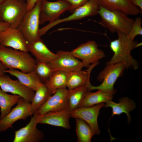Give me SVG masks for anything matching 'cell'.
Here are the masks:
<instances>
[{"label":"cell","mask_w":142,"mask_h":142,"mask_svg":"<svg viewBox=\"0 0 142 142\" xmlns=\"http://www.w3.org/2000/svg\"><path fill=\"white\" fill-rule=\"evenodd\" d=\"M117 33L118 38L111 41L110 45L114 53L113 55L106 65L121 63L125 68H132L135 70L139 68V63L132 57L131 52L135 48L140 46L141 43L131 39L124 33L119 32Z\"/></svg>","instance_id":"obj_1"},{"label":"cell","mask_w":142,"mask_h":142,"mask_svg":"<svg viewBox=\"0 0 142 142\" xmlns=\"http://www.w3.org/2000/svg\"><path fill=\"white\" fill-rule=\"evenodd\" d=\"M0 62L7 69L28 73L34 70L36 61L28 52L0 45Z\"/></svg>","instance_id":"obj_2"},{"label":"cell","mask_w":142,"mask_h":142,"mask_svg":"<svg viewBox=\"0 0 142 142\" xmlns=\"http://www.w3.org/2000/svg\"><path fill=\"white\" fill-rule=\"evenodd\" d=\"M98 14L101 18L100 23L111 33L129 34L134 20L123 12L109 10L100 6Z\"/></svg>","instance_id":"obj_3"},{"label":"cell","mask_w":142,"mask_h":142,"mask_svg":"<svg viewBox=\"0 0 142 142\" xmlns=\"http://www.w3.org/2000/svg\"><path fill=\"white\" fill-rule=\"evenodd\" d=\"M26 11V0H5L0 4V22L18 28Z\"/></svg>","instance_id":"obj_4"},{"label":"cell","mask_w":142,"mask_h":142,"mask_svg":"<svg viewBox=\"0 0 142 142\" xmlns=\"http://www.w3.org/2000/svg\"><path fill=\"white\" fill-rule=\"evenodd\" d=\"M41 5V0H38L32 9L27 11L18 27L27 43L41 38L39 26Z\"/></svg>","instance_id":"obj_5"},{"label":"cell","mask_w":142,"mask_h":142,"mask_svg":"<svg viewBox=\"0 0 142 142\" xmlns=\"http://www.w3.org/2000/svg\"><path fill=\"white\" fill-rule=\"evenodd\" d=\"M99 7L97 0H88L76 9L69 16L49 22L45 26L39 29V35L41 37L52 28L60 23L96 15L98 14Z\"/></svg>","instance_id":"obj_6"},{"label":"cell","mask_w":142,"mask_h":142,"mask_svg":"<svg viewBox=\"0 0 142 142\" xmlns=\"http://www.w3.org/2000/svg\"><path fill=\"white\" fill-rule=\"evenodd\" d=\"M121 63L106 65L99 73L97 80L102 83L98 86H94L90 83L89 85L90 91L97 89L112 93L115 94L116 90L114 89V84L118 78L122 76L125 69Z\"/></svg>","instance_id":"obj_7"},{"label":"cell","mask_w":142,"mask_h":142,"mask_svg":"<svg viewBox=\"0 0 142 142\" xmlns=\"http://www.w3.org/2000/svg\"><path fill=\"white\" fill-rule=\"evenodd\" d=\"M71 52L75 57L81 60L85 67L99 63L98 61L105 57L104 52L98 48L97 43L93 40L88 41L80 45Z\"/></svg>","instance_id":"obj_8"},{"label":"cell","mask_w":142,"mask_h":142,"mask_svg":"<svg viewBox=\"0 0 142 142\" xmlns=\"http://www.w3.org/2000/svg\"><path fill=\"white\" fill-rule=\"evenodd\" d=\"M41 2L40 24H42L47 22H52L59 19L62 14L69 11L71 8L70 5L63 0L55 2L41 0Z\"/></svg>","instance_id":"obj_9"},{"label":"cell","mask_w":142,"mask_h":142,"mask_svg":"<svg viewBox=\"0 0 142 142\" xmlns=\"http://www.w3.org/2000/svg\"><path fill=\"white\" fill-rule=\"evenodd\" d=\"M32 115L30 103L20 97L17 105L0 119V132L12 128L13 124L17 121L20 119L25 120Z\"/></svg>","instance_id":"obj_10"},{"label":"cell","mask_w":142,"mask_h":142,"mask_svg":"<svg viewBox=\"0 0 142 142\" xmlns=\"http://www.w3.org/2000/svg\"><path fill=\"white\" fill-rule=\"evenodd\" d=\"M33 115L26 125L15 131L13 142H38L43 139V132L37 128L39 115L36 113Z\"/></svg>","instance_id":"obj_11"},{"label":"cell","mask_w":142,"mask_h":142,"mask_svg":"<svg viewBox=\"0 0 142 142\" xmlns=\"http://www.w3.org/2000/svg\"><path fill=\"white\" fill-rule=\"evenodd\" d=\"M0 88L3 92L18 95L30 103L35 94L34 91L23 84L18 80H13L4 74L0 75Z\"/></svg>","instance_id":"obj_12"},{"label":"cell","mask_w":142,"mask_h":142,"mask_svg":"<svg viewBox=\"0 0 142 142\" xmlns=\"http://www.w3.org/2000/svg\"><path fill=\"white\" fill-rule=\"evenodd\" d=\"M68 89L66 88L57 90L36 113L39 115H42L50 112L68 109Z\"/></svg>","instance_id":"obj_13"},{"label":"cell","mask_w":142,"mask_h":142,"mask_svg":"<svg viewBox=\"0 0 142 142\" xmlns=\"http://www.w3.org/2000/svg\"><path fill=\"white\" fill-rule=\"evenodd\" d=\"M56 54V58L49 64L55 71L68 72L81 70L84 67L82 62L75 57L71 52L59 50Z\"/></svg>","instance_id":"obj_14"},{"label":"cell","mask_w":142,"mask_h":142,"mask_svg":"<svg viewBox=\"0 0 142 142\" xmlns=\"http://www.w3.org/2000/svg\"><path fill=\"white\" fill-rule=\"evenodd\" d=\"M0 45L28 52L27 42L18 28L10 27L0 32Z\"/></svg>","instance_id":"obj_15"},{"label":"cell","mask_w":142,"mask_h":142,"mask_svg":"<svg viewBox=\"0 0 142 142\" xmlns=\"http://www.w3.org/2000/svg\"><path fill=\"white\" fill-rule=\"evenodd\" d=\"M103 103L88 107H79L70 111L71 117L81 119L91 127L95 134L99 135L100 131L98 127L97 118Z\"/></svg>","instance_id":"obj_16"},{"label":"cell","mask_w":142,"mask_h":142,"mask_svg":"<svg viewBox=\"0 0 142 142\" xmlns=\"http://www.w3.org/2000/svg\"><path fill=\"white\" fill-rule=\"evenodd\" d=\"M71 117L70 111L67 109H65L50 112L43 115H39L38 123L69 129L70 128L69 120Z\"/></svg>","instance_id":"obj_17"},{"label":"cell","mask_w":142,"mask_h":142,"mask_svg":"<svg viewBox=\"0 0 142 142\" xmlns=\"http://www.w3.org/2000/svg\"><path fill=\"white\" fill-rule=\"evenodd\" d=\"M28 52L35 58L36 61L49 64L57 57L56 53L51 51L40 38L27 43Z\"/></svg>","instance_id":"obj_18"},{"label":"cell","mask_w":142,"mask_h":142,"mask_svg":"<svg viewBox=\"0 0 142 142\" xmlns=\"http://www.w3.org/2000/svg\"><path fill=\"white\" fill-rule=\"evenodd\" d=\"M99 5L109 10L122 11L128 15H136L142 11L130 0H97Z\"/></svg>","instance_id":"obj_19"},{"label":"cell","mask_w":142,"mask_h":142,"mask_svg":"<svg viewBox=\"0 0 142 142\" xmlns=\"http://www.w3.org/2000/svg\"><path fill=\"white\" fill-rule=\"evenodd\" d=\"M99 63L91 65L85 71L82 70L68 72L67 87L70 90L84 85L90 82L91 72L93 69Z\"/></svg>","instance_id":"obj_20"},{"label":"cell","mask_w":142,"mask_h":142,"mask_svg":"<svg viewBox=\"0 0 142 142\" xmlns=\"http://www.w3.org/2000/svg\"><path fill=\"white\" fill-rule=\"evenodd\" d=\"M4 72L15 77L23 84L34 91L43 83L34 70L24 73L15 69H7Z\"/></svg>","instance_id":"obj_21"},{"label":"cell","mask_w":142,"mask_h":142,"mask_svg":"<svg viewBox=\"0 0 142 142\" xmlns=\"http://www.w3.org/2000/svg\"><path fill=\"white\" fill-rule=\"evenodd\" d=\"M119 102L115 103L111 100L106 102L104 105L105 107H110L112 109L111 117L115 115H119L124 113L127 116L128 122H130L131 117L130 112L136 107L134 101L127 97H122L119 99Z\"/></svg>","instance_id":"obj_22"},{"label":"cell","mask_w":142,"mask_h":142,"mask_svg":"<svg viewBox=\"0 0 142 142\" xmlns=\"http://www.w3.org/2000/svg\"><path fill=\"white\" fill-rule=\"evenodd\" d=\"M114 94L98 90L95 92H88L82 101L79 107H88L111 100Z\"/></svg>","instance_id":"obj_23"},{"label":"cell","mask_w":142,"mask_h":142,"mask_svg":"<svg viewBox=\"0 0 142 142\" xmlns=\"http://www.w3.org/2000/svg\"><path fill=\"white\" fill-rule=\"evenodd\" d=\"M90 83V82L84 85L71 90H68V109L69 111H71L79 107L86 95L90 91L89 88Z\"/></svg>","instance_id":"obj_24"},{"label":"cell","mask_w":142,"mask_h":142,"mask_svg":"<svg viewBox=\"0 0 142 142\" xmlns=\"http://www.w3.org/2000/svg\"><path fill=\"white\" fill-rule=\"evenodd\" d=\"M68 73L62 70L55 71L44 83L52 94L59 89L67 87Z\"/></svg>","instance_id":"obj_25"},{"label":"cell","mask_w":142,"mask_h":142,"mask_svg":"<svg viewBox=\"0 0 142 142\" xmlns=\"http://www.w3.org/2000/svg\"><path fill=\"white\" fill-rule=\"evenodd\" d=\"M30 103L31 113L33 114L52 94L44 83H42L35 91Z\"/></svg>","instance_id":"obj_26"},{"label":"cell","mask_w":142,"mask_h":142,"mask_svg":"<svg viewBox=\"0 0 142 142\" xmlns=\"http://www.w3.org/2000/svg\"><path fill=\"white\" fill-rule=\"evenodd\" d=\"M75 129L79 142H90L95 134L90 126L83 120L76 118Z\"/></svg>","instance_id":"obj_27"},{"label":"cell","mask_w":142,"mask_h":142,"mask_svg":"<svg viewBox=\"0 0 142 142\" xmlns=\"http://www.w3.org/2000/svg\"><path fill=\"white\" fill-rule=\"evenodd\" d=\"M20 97L17 95L8 94L2 91L0 88V119L10 111L12 107L17 103Z\"/></svg>","instance_id":"obj_28"},{"label":"cell","mask_w":142,"mask_h":142,"mask_svg":"<svg viewBox=\"0 0 142 142\" xmlns=\"http://www.w3.org/2000/svg\"><path fill=\"white\" fill-rule=\"evenodd\" d=\"M34 71L41 81L44 83L55 71L48 64L38 61H36Z\"/></svg>","instance_id":"obj_29"},{"label":"cell","mask_w":142,"mask_h":142,"mask_svg":"<svg viewBox=\"0 0 142 142\" xmlns=\"http://www.w3.org/2000/svg\"><path fill=\"white\" fill-rule=\"evenodd\" d=\"M142 20L141 18L138 16L134 20L130 32L127 35L131 39L134 40L135 37L138 35H142Z\"/></svg>","instance_id":"obj_30"},{"label":"cell","mask_w":142,"mask_h":142,"mask_svg":"<svg viewBox=\"0 0 142 142\" xmlns=\"http://www.w3.org/2000/svg\"><path fill=\"white\" fill-rule=\"evenodd\" d=\"M69 3L71 6L69 11L72 13L77 8L84 4L88 0H63Z\"/></svg>","instance_id":"obj_31"},{"label":"cell","mask_w":142,"mask_h":142,"mask_svg":"<svg viewBox=\"0 0 142 142\" xmlns=\"http://www.w3.org/2000/svg\"><path fill=\"white\" fill-rule=\"evenodd\" d=\"M38 0H26L27 4V11L32 9Z\"/></svg>","instance_id":"obj_32"},{"label":"cell","mask_w":142,"mask_h":142,"mask_svg":"<svg viewBox=\"0 0 142 142\" xmlns=\"http://www.w3.org/2000/svg\"><path fill=\"white\" fill-rule=\"evenodd\" d=\"M10 27L8 23L0 22V32L6 30Z\"/></svg>","instance_id":"obj_33"},{"label":"cell","mask_w":142,"mask_h":142,"mask_svg":"<svg viewBox=\"0 0 142 142\" xmlns=\"http://www.w3.org/2000/svg\"><path fill=\"white\" fill-rule=\"evenodd\" d=\"M131 2L135 6L142 10V0H130Z\"/></svg>","instance_id":"obj_34"},{"label":"cell","mask_w":142,"mask_h":142,"mask_svg":"<svg viewBox=\"0 0 142 142\" xmlns=\"http://www.w3.org/2000/svg\"><path fill=\"white\" fill-rule=\"evenodd\" d=\"M7 69V68L0 62V75L4 74L5 73L4 71Z\"/></svg>","instance_id":"obj_35"},{"label":"cell","mask_w":142,"mask_h":142,"mask_svg":"<svg viewBox=\"0 0 142 142\" xmlns=\"http://www.w3.org/2000/svg\"><path fill=\"white\" fill-rule=\"evenodd\" d=\"M5 0H0V4L3 2Z\"/></svg>","instance_id":"obj_36"}]
</instances>
